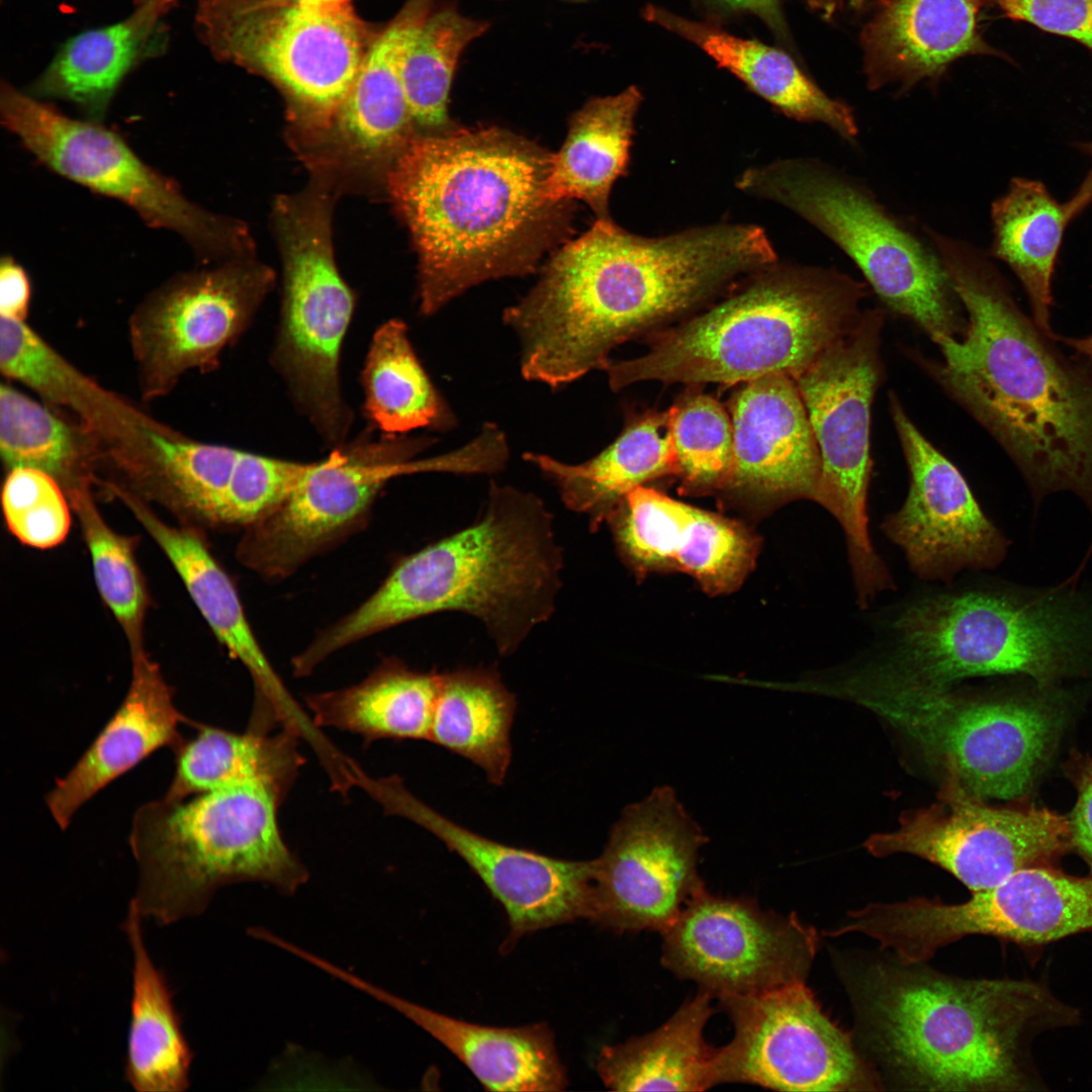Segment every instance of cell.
I'll return each instance as SVG.
<instances>
[{
    "label": "cell",
    "instance_id": "6da1fadb",
    "mask_svg": "<svg viewBox=\"0 0 1092 1092\" xmlns=\"http://www.w3.org/2000/svg\"><path fill=\"white\" fill-rule=\"evenodd\" d=\"M778 261L765 231L716 223L645 238L598 218L559 249L515 309L537 361L572 382L605 369L619 345L702 307Z\"/></svg>",
    "mask_w": 1092,
    "mask_h": 1092
},
{
    "label": "cell",
    "instance_id": "7a4b0ae2",
    "mask_svg": "<svg viewBox=\"0 0 1092 1092\" xmlns=\"http://www.w3.org/2000/svg\"><path fill=\"white\" fill-rule=\"evenodd\" d=\"M930 239L967 324L962 340L934 342L940 360L920 362L1010 455L1034 507L1069 491L1092 517V363L1057 349L985 253L934 230Z\"/></svg>",
    "mask_w": 1092,
    "mask_h": 1092
},
{
    "label": "cell",
    "instance_id": "3957f363",
    "mask_svg": "<svg viewBox=\"0 0 1092 1092\" xmlns=\"http://www.w3.org/2000/svg\"><path fill=\"white\" fill-rule=\"evenodd\" d=\"M553 154L496 127L418 132L385 177L419 257L431 315L483 281L533 272L570 228L547 196Z\"/></svg>",
    "mask_w": 1092,
    "mask_h": 1092
},
{
    "label": "cell",
    "instance_id": "277c9868",
    "mask_svg": "<svg viewBox=\"0 0 1092 1092\" xmlns=\"http://www.w3.org/2000/svg\"><path fill=\"white\" fill-rule=\"evenodd\" d=\"M919 965L877 966L859 988L858 1010L892 1071L934 1091L1044 1089L1033 1043L1076 1024V1008L1037 982L954 978Z\"/></svg>",
    "mask_w": 1092,
    "mask_h": 1092
},
{
    "label": "cell",
    "instance_id": "5b68a950",
    "mask_svg": "<svg viewBox=\"0 0 1092 1092\" xmlns=\"http://www.w3.org/2000/svg\"><path fill=\"white\" fill-rule=\"evenodd\" d=\"M561 568L544 503L492 483L478 521L402 559L370 598L321 632L302 659L315 667L360 639L442 611L474 616L499 653L510 654L551 616Z\"/></svg>",
    "mask_w": 1092,
    "mask_h": 1092
},
{
    "label": "cell",
    "instance_id": "8992f818",
    "mask_svg": "<svg viewBox=\"0 0 1092 1092\" xmlns=\"http://www.w3.org/2000/svg\"><path fill=\"white\" fill-rule=\"evenodd\" d=\"M868 287L835 269L779 263L676 326L653 334L649 350L604 369L614 391L643 381L739 385L795 378L859 322Z\"/></svg>",
    "mask_w": 1092,
    "mask_h": 1092
},
{
    "label": "cell",
    "instance_id": "52a82bcc",
    "mask_svg": "<svg viewBox=\"0 0 1092 1092\" xmlns=\"http://www.w3.org/2000/svg\"><path fill=\"white\" fill-rule=\"evenodd\" d=\"M287 794L247 784L185 799L151 801L134 813L129 844L142 914L167 925L203 912L214 891L263 882L292 894L307 880L280 831Z\"/></svg>",
    "mask_w": 1092,
    "mask_h": 1092
},
{
    "label": "cell",
    "instance_id": "ba28073f",
    "mask_svg": "<svg viewBox=\"0 0 1092 1092\" xmlns=\"http://www.w3.org/2000/svg\"><path fill=\"white\" fill-rule=\"evenodd\" d=\"M746 194L783 205L853 261L880 299L933 342L958 338L966 320L938 253L857 179L817 159L779 160L745 170Z\"/></svg>",
    "mask_w": 1092,
    "mask_h": 1092
},
{
    "label": "cell",
    "instance_id": "9c48e42d",
    "mask_svg": "<svg viewBox=\"0 0 1092 1092\" xmlns=\"http://www.w3.org/2000/svg\"><path fill=\"white\" fill-rule=\"evenodd\" d=\"M812 688L868 709L915 744L944 777L984 800L1026 795L1059 727L1053 709L1037 700L966 696L873 668Z\"/></svg>",
    "mask_w": 1092,
    "mask_h": 1092
},
{
    "label": "cell",
    "instance_id": "30bf717a",
    "mask_svg": "<svg viewBox=\"0 0 1092 1092\" xmlns=\"http://www.w3.org/2000/svg\"><path fill=\"white\" fill-rule=\"evenodd\" d=\"M196 22L216 57L281 91L298 150L329 127L375 36L351 3L201 0Z\"/></svg>",
    "mask_w": 1092,
    "mask_h": 1092
},
{
    "label": "cell",
    "instance_id": "8fae6325",
    "mask_svg": "<svg viewBox=\"0 0 1092 1092\" xmlns=\"http://www.w3.org/2000/svg\"><path fill=\"white\" fill-rule=\"evenodd\" d=\"M332 200L315 181L277 198L273 222L283 266L281 322L275 364L321 436L344 441L351 414L343 399L339 363L354 296L337 267Z\"/></svg>",
    "mask_w": 1092,
    "mask_h": 1092
},
{
    "label": "cell",
    "instance_id": "7c38bea8",
    "mask_svg": "<svg viewBox=\"0 0 1092 1092\" xmlns=\"http://www.w3.org/2000/svg\"><path fill=\"white\" fill-rule=\"evenodd\" d=\"M883 324L881 309L863 311L848 334L794 378L821 457L814 502L843 529L857 603L863 607L893 585L872 545L867 513L871 408L882 377Z\"/></svg>",
    "mask_w": 1092,
    "mask_h": 1092
},
{
    "label": "cell",
    "instance_id": "4fadbf2b",
    "mask_svg": "<svg viewBox=\"0 0 1092 1092\" xmlns=\"http://www.w3.org/2000/svg\"><path fill=\"white\" fill-rule=\"evenodd\" d=\"M0 114L5 127L49 169L127 204L151 226L180 235L202 258L250 253L242 223L188 200L172 179L98 121L69 117L6 82L0 88Z\"/></svg>",
    "mask_w": 1092,
    "mask_h": 1092
},
{
    "label": "cell",
    "instance_id": "5bb4252c",
    "mask_svg": "<svg viewBox=\"0 0 1092 1092\" xmlns=\"http://www.w3.org/2000/svg\"><path fill=\"white\" fill-rule=\"evenodd\" d=\"M899 824L871 835L867 850L879 857L918 856L971 892L992 888L1019 870L1053 864L1073 847L1068 817L1034 806H990L951 777H944L934 803L905 812Z\"/></svg>",
    "mask_w": 1092,
    "mask_h": 1092
},
{
    "label": "cell",
    "instance_id": "9a60e30c",
    "mask_svg": "<svg viewBox=\"0 0 1092 1092\" xmlns=\"http://www.w3.org/2000/svg\"><path fill=\"white\" fill-rule=\"evenodd\" d=\"M708 841L668 786L626 807L594 860L587 919L618 932H663L704 883Z\"/></svg>",
    "mask_w": 1092,
    "mask_h": 1092
},
{
    "label": "cell",
    "instance_id": "2e32d148",
    "mask_svg": "<svg viewBox=\"0 0 1092 1092\" xmlns=\"http://www.w3.org/2000/svg\"><path fill=\"white\" fill-rule=\"evenodd\" d=\"M273 282L266 266L234 258L215 268L177 275L151 292L128 322L143 399L166 396L192 370L215 368Z\"/></svg>",
    "mask_w": 1092,
    "mask_h": 1092
},
{
    "label": "cell",
    "instance_id": "e0dca14e",
    "mask_svg": "<svg viewBox=\"0 0 1092 1092\" xmlns=\"http://www.w3.org/2000/svg\"><path fill=\"white\" fill-rule=\"evenodd\" d=\"M419 451L416 439L363 440L315 461L287 498L246 527L238 559L268 579L291 575L362 525L388 480L428 471L427 459H413Z\"/></svg>",
    "mask_w": 1092,
    "mask_h": 1092
},
{
    "label": "cell",
    "instance_id": "ac0fdd59",
    "mask_svg": "<svg viewBox=\"0 0 1092 1092\" xmlns=\"http://www.w3.org/2000/svg\"><path fill=\"white\" fill-rule=\"evenodd\" d=\"M661 934L663 966L718 999L805 982L819 942L794 913L763 911L751 899L705 887Z\"/></svg>",
    "mask_w": 1092,
    "mask_h": 1092
},
{
    "label": "cell",
    "instance_id": "d6986e66",
    "mask_svg": "<svg viewBox=\"0 0 1092 1092\" xmlns=\"http://www.w3.org/2000/svg\"><path fill=\"white\" fill-rule=\"evenodd\" d=\"M971 893L956 904L926 898L889 903L883 914L888 945L914 964L967 935L1037 945L1092 930V871L1077 877L1053 864L1030 867Z\"/></svg>",
    "mask_w": 1092,
    "mask_h": 1092
},
{
    "label": "cell",
    "instance_id": "ffe728a7",
    "mask_svg": "<svg viewBox=\"0 0 1092 1092\" xmlns=\"http://www.w3.org/2000/svg\"><path fill=\"white\" fill-rule=\"evenodd\" d=\"M734 1035L718 1049L719 1084L779 1091H843L866 1084L850 1037L805 982L719 999Z\"/></svg>",
    "mask_w": 1092,
    "mask_h": 1092
},
{
    "label": "cell",
    "instance_id": "44dd1931",
    "mask_svg": "<svg viewBox=\"0 0 1092 1092\" xmlns=\"http://www.w3.org/2000/svg\"><path fill=\"white\" fill-rule=\"evenodd\" d=\"M891 415L910 473L903 506L882 524L920 579L949 582L964 569H992L1010 544L985 515L966 479L919 432L898 398Z\"/></svg>",
    "mask_w": 1092,
    "mask_h": 1092
},
{
    "label": "cell",
    "instance_id": "7402d4cb",
    "mask_svg": "<svg viewBox=\"0 0 1092 1092\" xmlns=\"http://www.w3.org/2000/svg\"><path fill=\"white\" fill-rule=\"evenodd\" d=\"M380 793L387 809L433 833L478 876L507 912L508 944L539 929L587 918L594 860L555 858L481 836L434 811L396 778L383 780Z\"/></svg>",
    "mask_w": 1092,
    "mask_h": 1092
},
{
    "label": "cell",
    "instance_id": "603a6c76",
    "mask_svg": "<svg viewBox=\"0 0 1092 1092\" xmlns=\"http://www.w3.org/2000/svg\"><path fill=\"white\" fill-rule=\"evenodd\" d=\"M737 386L728 405L732 466L721 495L756 514L814 500L821 457L794 378L772 374Z\"/></svg>",
    "mask_w": 1092,
    "mask_h": 1092
},
{
    "label": "cell",
    "instance_id": "cb8c5ba5",
    "mask_svg": "<svg viewBox=\"0 0 1092 1092\" xmlns=\"http://www.w3.org/2000/svg\"><path fill=\"white\" fill-rule=\"evenodd\" d=\"M435 0H407L367 49L329 127L309 147L313 164L334 172L380 174L418 133L405 98L407 52Z\"/></svg>",
    "mask_w": 1092,
    "mask_h": 1092
},
{
    "label": "cell",
    "instance_id": "d4e9b609",
    "mask_svg": "<svg viewBox=\"0 0 1092 1092\" xmlns=\"http://www.w3.org/2000/svg\"><path fill=\"white\" fill-rule=\"evenodd\" d=\"M131 680L122 703L46 797L63 830L87 801L156 750L175 751L185 741L179 726L193 722L175 706L174 690L146 650L131 654Z\"/></svg>",
    "mask_w": 1092,
    "mask_h": 1092
},
{
    "label": "cell",
    "instance_id": "484cf974",
    "mask_svg": "<svg viewBox=\"0 0 1092 1092\" xmlns=\"http://www.w3.org/2000/svg\"><path fill=\"white\" fill-rule=\"evenodd\" d=\"M987 1L883 0L860 34L869 88L905 92L963 57L1000 55L979 29Z\"/></svg>",
    "mask_w": 1092,
    "mask_h": 1092
},
{
    "label": "cell",
    "instance_id": "4316f807",
    "mask_svg": "<svg viewBox=\"0 0 1092 1092\" xmlns=\"http://www.w3.org/2000/svg\"><path fill=\"white\" fill-rule=\"evenodd\" d=\"M323 970L383 1002L454 1054L490 1091H560L567 1085L550 1028L544 1023L494 1027L418 1005L325 961Z\"/></svg>",
    "mask_w": 1092,
    "mask_h": 1092
},
{
    "label": "cell",
    "instance_id": "83f0119b",
    "mask_svg": "<svg viewBox=\"0 0 1092 1092\" xmlns=\"http://www.w3.org/2000/svg\"><path fill=\"white\" fill-rule=\"evenodd\" d=\"M240 453L193 440L147 415L103 450L100 462L116 468L129 482L121 487L140 497L216 524Z\"/></svg>",
    "mask_w": 1092,
    "mask_h": 1092
},
{
    "label": "cell",
    "instance_id": "f1b7e54d",
    "mask_svg": "<svg viewBox=\"0 0 1092 1092\" xmlns=\"http://www.w3.org/2000/svg\"><path fill=\"white\" fill-rule=\"evenodd\" d=\"M643 16L699 47L785 115L825 124L846 142L856 140L852 109L827 95L784 51L657 6H647Z\"/></svg>",
    "mask_w": 1092,
    "mask_h": 1092
},
{
    "label": "cell",
    "instance_id": "f546056e",
    "mask_svg": "<svg viewBox=\"0 0 1092 1092\" xmlns=\"http://www.w3.org/2000/svg\"><path fill=\"white\" fill-rule=\"evenodd\" d=\"M524 458L557 486L568 509L589 518L592 527L607 521L633 489L678 473L667 411L630 419L612 444L580 464L537 453Z\"/></svg>",
    "mask_w": 1092,
    "mask_h": 1092
},
{
    "label": "cell",
    "instance_id": "4dcf8cb0",
    "mask_svg": "<svg viewBox=\"0 0 1092 1092\" xmlns=\"http://www.w3.org/2000/svg\"><path fill=\"white\" fill-rule=\"evenodd\" d=\"M120 500L166 554L230 655L247 667L255 698L265 702L282 698L287 691L254 635L233 581L201 536L192 528L170 526L133 493H123Z\"/></svg>",
    "mask_w": 1092,
    "mask_h": 1092
},
{
    "label": "cell",
    "instance_id": "1f68e13d",
    "mask_svg": "<svg viewBox=\"0 0 1092 1092\" xmlns=\"http://www.w3.org/2000/svg\"><path fill=\"white\" fill-rule=\"evenodd\" d=\"M712 998L700 990L655 1030L605 1045L597 1062L604 1084L615 1091H704L719 1084L718 1049L704 1037Z\"/></svg>",
    "mask_w": 1092,
    "mask_h": 1092
},
{
    "label": "cell",
    "instance_id": "d6a6232c",
    "mask_svg": "<svg viewBox=\"0 0 1092 1092\" xmlns=\"http://www.w3.org/2000/svg\"><path fill=\"white\" fill-rule=\"evenodd\" d=\"M642 98L641 91L630 86L594 98L575 112L564 144L552 158L546 186L550 200H582L598 218H610L611 189L628 168Z\"/></svg>",
    "mask_w": 1092,
    "mask_h": 1092
},
{
    "label": "cell",
    "instance_id": "836d02e7",
    "mask_svg": "<svg viewBox=\"0 0 1092 1092\" xmlns=\"http://www.w3.org/2000/svg\"><path fill=\"white\" fill-rule=\"evenodd\" d=\"M196 734L174 751L175 771L164 797L194 795L247 784H264L288 794L304 758L297 734L248 727L244 733L193 721Z\"/></svg>",
    "mask_w": 1092,
    "mask_h": 1092
},
{
    "label": "cell",
    "instance_id": "e575fe53",
    "mask_svg": "<svg viewBox=\"0 0 1092 1092\" xmlns=\"http://www.w3.org/2000/svg\"><path fill=\"white\" fill-rule=\"evenodd\" d=\"M172 1L145 0L121 21L74 35L58 51L29 94L72 102L90 120L102 119L160 15Z\"/></svg>",
    "mask_w": 1092,
    "mask_h": 1092
},
{
    "label": "cell",
    "instance_id": "d590c367",
    "mask_svg": "<svg viewBox=\"0 0 1092 1092\" xmlns=\"http://www.w3.org/2000/svg\"><path fill=\"white\" fill-rule=\"evenodd\" d=\"M142 914L130 900L123 923L132 950V995L124 1075L143 1092H180L188 1085L192 1052L163 974L152 962Z\"/></svg>",
    "mask_w": 1092,
    "mask_h": 1092
},
{
    "label": "cell",
    "instance_id": "8d00e7d4",
    "mask_svg": "<svg viewBox=\"0 0 1092 1092\" xmlns=\"http://www.w3.org/2000/svg\"><path fill=\"white\" fill-rule=\"evenodd\" d=\"M440 676L389 659L355 686L305 701L316 726L358 734L366 744L385 738L429 740Z\"/></svg>",
    "mask_w": 1092,
    "mask_h": 1092
},
{
    "label": "cell",
    "instance_id": "74e56055",
    "mask_svg": "<svg viewBox=\"0 0 1092 1092\" xmlns=\"http://www.w3.org/2000/svg\"><path fill=\"white\" fill-rule=\"evenodd\" d=\"M993 241L990 256L1004 262L1028 297L1038 330L1057 341L1051 327L1053 276L1069 219L1043 183L1011 179L1004 195L991 206Z\"/></svg>",
    "mask_w": 1092,
    "mask_h": 1092
},
{
    "label": "cell",
    "instance_id": "f35d334b",
    "mask_svg": "<svg viewBox=\"0 0 1092 1092\" xmlns=\"http://www.w3.org/2000/svg\"><path fill=\"white\" fill-rule=\"evenodd\" d=\"M516 699L488 669L441 673L429 740L476 765L502 785L511 757Z\"/></svg>",
    "mask_w": 1092,
    "mask_h": 1092
},
{
    "label": "cell",
    "instance_id": "ab89813d",
    "mask_svg": "<svg viewBox=\"0 0 1092 1092\" xmlns=\"http://www.w3.org/2000/svg\"><path fill=\"white\" fill-rule=\"evenodd\" d=\"M0 369L48 403L75 414L97 439L110 436L138 408L78 370L25 321L1 316Z\"/></svg>",
    "mask_w": 1092,
    "mask_h": 1092
},
{
    "label": "cell",
    "instance_id": "60d3db41",
    "mask_svg": "<svg viewBox=\"0 0 1092 1092\" xmlns=\"http://www.w3.org/2000/svg\"><path fill=\"white\" fill-rule=\"evenodd\" d=\"M100 448L83 425L74 426L8 383L0 386V454L7 471L33 468L65 492L95 479Z\"/></svg>",
    "mask_w": 1092,
    "mask_h": 1092
},
{
    "label": "cell",
    "instance_id": "b9f144b4",
    "mask_svg": "<svg viewBox=\"0 0 1092 1092\" xmlns=\"http://www.w3.org/2000/svg\"><path fill=\"white\" fill-rule=\"evenodd\" d=\"M365 410L382 432L442 429L453 418L420 363L404 323L391 320L373 336L363 370Z\"/></svg>",
    "mask_w": 1092,
    "mask_h": 1092
},
{
    "label": "cell",
    "instance_id": "7bdbcfd3",
    "mask_svg": "<svg viewBox=\"0 0 1092 1092\" xmlns=\"http://www.w3.org/2000/svg\"><path fill=\"white\" fill-rule=\"evenodd\" d=\"M486 28V22L453 7L433 11L423 24L407 52L402 82L415 125L425 133L449 129L448 99L459 58Z\"/></svg>",
    "mask_w": 1092,
    "mask_h": 1092
},
{
    "label": "cell",
    "instance_id": "ee69618b",
    "mask_svg": "<svg viewBox=\"0 0 1092 1092\" xmlns=\"http://www.w3.org/2000/svg\"><path fill=\"white\" fill-rule=\"evenodd\" d=\"M88 546L98 592L122 628L130 654L145 650L149 596L134 556L135 540L116 533L100 514L91 482L66 491Z\"/></svg>",
    "mask_w": 1092,
    "mask_h": 1092
},
{
    "label": "cell",
    "instance_id": "f6af8a7d",
    "mask_svg": "<svg viewBox=\"0 0 1092 1092\" xmlns=\"http://www.w3.org/2000/svg\"><path fill=\"white\" fill-rule=\"evenodd\" d=\"M681 494L721 495L732 466L733 428L729 412L713 396L686 391L667 410Z\"/></svg>",
    "mask_w": 1092,
    "mask_h": 1092
},
{
    "label": "cell",
    "instance_id": "bcb514c9",
    "mask_svg": "<svg viewBox=\"0 0 1092 1092\" xmlns=\"http://www.w3.org/2000/svg\"><path fill=\"white\" fill-rule=\"evenodd\" d=\"M693 507L652 487L633 489L609 523L621 557L639 577L677 571V554Z\"/></svg>",
    "mask_w": 1092,
    "mask_h": 1092
},
{
    "label": "cell",
    "instance_id": "7dc6e473",
    "mask_svg": "<svg viewBox=\"0 0 1092 1092\" xmlns=\"http://www.w3.org/2000/svg\"><path fill=\"white\" fill-rule=\"evenodd\" d=\"M759 539L741 522L693 507L677 554V571L711 596L735 592L751 572Z\"/></svg>",
    "mask_w": 1092,
    "mask_h": 1092
},
{
    "label": "cell",
    "instance_id": "c3c4849f",
    "mask_svg": "<svg viewBox=\"0 0 1092 1092\" xmlns=\"http://www.w3.org/2000/svg\"><path fill=\"white\" fill-rule=\"evenodd\" d=\"M2 508L8 530L21 543L53 548L68 536L70 503L61 484L48 473L26 467L7 471Z\"/></svg>",
    "mask_w": 1092,
    "mask_h": 1092
},
{
    "label": "cell",
    "instance_id": "681fc988",
    "mask_svg": "<svg viewBox=\"0 0 1092 1092\" xmlns=\"http://www.w3.org/2000/svg\"><path fill=\"white\" fill-rule=\"evenodd\" d=\"M315 462L301 463L241 451L216 524L247 527L297 487Z\"/></svg>",
    "mask_w": 1092,
    "mask_h": 1092
},
{
    "label": "cell",
    "instance_id": "f907efd6",
    "mask_svg": "<svg viewBox=\"0 0 1092 1092\" xmlns=\"http://www.w3.org/2000/svg\"><path fill=\"white\" fill-rule=\"evenodd\" d=\"M1011 19L1074 39L1092 54V0H991Z\"/></svg>",
    "mask_w": 1092,
    "mask_h": 1092
},
{
    "label": "cell",
    "instance_id": "816d5d0a",
    "mask_svg": "<svg viewBox=\"0 0 1092 1092\" xmlns=\"http://www.w3.org/2000/svg\"><path fill=\"white\" fill-rule=\"evenodd\" d=\"M1074 780L1077 800L1068 817L1071 839L1092 871V758L1078 762Z\"/></svg>",
    "mask_w": 1092,
    "mask_h": 1092
},
{
    "label": "cell",
    "instance_id": "f5cc1de1",
    "mask_svg": "<svg viewBox=\"0 0 1092 1092\" xmlns=\"http://www.w3.org/2000/svg\"><path fill=\"white\" fill-rule=\"evenodd\" d=\"M31 298L29 278L11 257H3L0 264V315L25 321Z\"/></svg>",
    "mask_w": 1092,
    "mask_h": 1092
},
{
    "label": "cell",
    "instance_id": "db71d44e",
    "mask_svg": "<svg viewBox=\"0 0 1092 1092\" xmlns=\"http://www.w3.org/2000/svg\"><path fill=\"white\" fill-rule=\"evenodd\" d=\"M724 6L735 11L751 13L759 17L770 28L785 32V22L780 0H718Z\"/></svg>",
    "mask_w": 1092,
    "mask_h": 1092
},
{
    "label": "cell",
    "instance_id": "11a10c76",
    "mask_svg": "<svg viewBox=\"0 0 1092 1092\" xmlns=\"http://www.w3.org/2000/svg\"><path fill=\"white\" fill-rule=\"evenodd\" d=\"M1091 160V167L1071 198L1064 203L1069 221L1080 215L1092 203V142L1077 144Z\"/></svg>",
    "mask_w": 1092,
    "mask_h": 1092
},
{
    "label": "cell",
    "instance_id": "9f6ffc18",
    "mask_svg": "<svg viewBox=\"0 0 1092 1092\" xmlns=\"http://www.w3.org/2000/svg\"><path fill=\"white\" fill-rule=\"evenodd\" d=\"M811 8L818 11L825 18H831L838 10L845 6L858 7L862 0H806Z\"/></svg>",
    "mask_w": 1092,
    "mask_h": 1092
},
{
    "label": "cell",
    "instance_id": "6f0895ef",
    "mask_svg": "<svg viewBox=\"0 0 1092 1092\" xmlns=\"http://www.w3.org/2000/svg\"><path fill=\"white\" fill-rule=\"evenodd\" d=\"M1059 340L1092 363V335L1084 338H1064L1059 336Z\"/></svg>",
    "mask_w": 1092,
    "mask_h": 1092
},
{
    "label": "cell",
    "instance_id": "680465c9",
    "mask_svg": "<svg viewBox=\"0 0 1092 1092\" xmlns=\"http://www.w3.org/2000/svg\"><path fill=\"white\" fill-rule=\"evenodd\" d=\"M291 3H295L303 6H331V5H344L350 4L351 0H286Z\"/></svg>",
    "mask_w": 1092,
    "mask_h": 1092
},
{
    "label": "cell",
    "instance_id": "91938a15",
    "mask_svg": "<svg viewBox=\"0 0 1092 1092\" xmlns=\"http://www.w3.org/2000/svg\"><path fill=\"white\" fill-rule=\"evenodd\" d=\"M143 1H145V0H140V3L143 2Z\"/></svg>",
    "mask_w": 1092,
    "mask_h": 1092
}]
</instances>
